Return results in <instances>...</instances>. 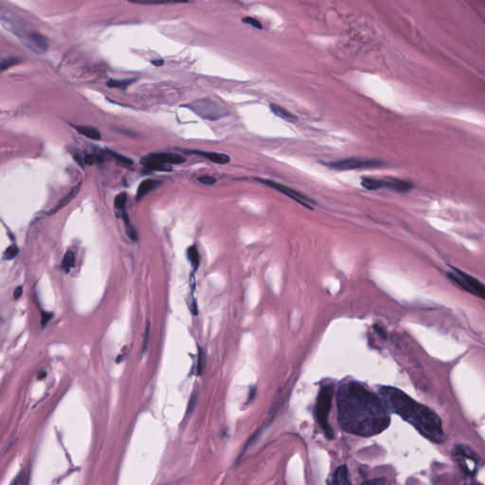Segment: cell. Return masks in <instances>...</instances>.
<instances>
[{
    "label": "cell",
    "mask_w": 485,
    "mask_h": 485,
    "mask_svg": "<svg viewBox=\"0 0 485 485\" xmlns=\"http://www.w3.org/2000/svg\"><path fill=\"white\" fill-rule=\"evenodd\" d=\"M337 420L347 433L372 437L386 430L391 417L381 398L358 382L342 384L337 394Z\"/></svg>",
    "instance_id": "1"
},
{
    "label": "cell",
    "mask_w": 485,
    "mask_h": 485,
    "mask_svg": "<svg viewBox=\"0 0 485 485\" xmlns=\"http://www.w3.org/2000/svg\"><path fill=\"white\" fill-rule=\"evenodd\" d=\"M378 392L389 411L399 415L424 438L435 443L444 442L443 422L432 409L416 402L404 391L393 387H381Z\"/></svg>",
    "instance_id": "2"
},
{
    "label": "cell",
    "mask_w": 485,
    "mask_h": 485,
    "mask_svg": "<svg viewBox=\"0 0 485 485\" xmlns=\"http://www.w3.org/2000/svg\"><path fill=\"white\" fill-rule=\"evenodd\" d=\"M0 22L29 49L37 54L47 52L49 47L47 37L36 31L16 9L0 3Z\"/></svg>",
    "instance_id": "3"
},
{
    "label": "cell",
    "mask_w": 485,
    "mask_h": 485,
    "mask_svg": "<svg viewBox=\"0 0 485 485\" xmlns=\"http://www.w3.org/2000/svg\"><path fill=\"white\" fill-rule=\"evenodd\" d=\"M334 397V386L332 384L324 385L320 388L317 394L315 415L316 422L323 430L325 436L329 439L334 438V432L329 423V413L332 407V401Z\"/></svg>",
    "instance_id": "4"
},
{
    "label": "cell",
    "mask_w": 485,
    "mask_h": 485,
    "mask_svg": "<svg viewBox=\"0 0 485 485\" xmlns=\"http://www.w3.org/2000/svg\"><path fill=\"white\" fill-rule=\"evenodd\" d=\"M361 186L368 190H390L399 193H407L414 188L413 183L410 181L393 178V177H369L363 176L360 180Z\"/></svg>",
    "instance_id": "5"
},
{
    "label": "cell",
    "mask_w": 485,
    "mask_h": 485,
    "mask_svg": "<svg viewBox=\"0 0 485 485\" xmlns=\"http://www.w3.org/2000/svg\"><path fill=\"white\" fill-rule=\"evenodd\" d=\"M446 276L451 282L463 290L474 296L485 298V284L475 277L453 266H451V270L446 273Z\"/></svg>",
    "instance_id": "6"
},
{
    "label": "cell",
    "mask_w": 485,
    "mask_h": 485,
    "mask_svg": "<svg viewBox=\"0 0 485 485\" xmlns=\"http://www.w3.org/2000/svg\"><path fill=\"white\" fill-rule=\"evenodd\" d=\"M186 107L204 120L209 121H216L230 114L225 106L208 98L191 102Z\"/></svg>",
    "instance_id": "7"
},
{
    "label": "cell",
    "mask_w": 485,
    "mask_h": 485,
    "mask_svg": "<svg viewBox=\"0 0 485 485\" xmlns=\"http://www.w3.org/2000/svg\"><path fill=\"white\" fill-rule=\"evenodd\" d=\"M324 166L336 171H353V170H364V169H374L382 167L385 165L380 159L375 158H363V157H349L344 159L335 160L323 163Z\"/></svg>",
    "instance_id": "8"
},
{
    "label": "cell",
    "mask_w": 485,
    "mask_h": 485,
    "mask_svg": "<svg viewBox=\"0 0 485 485\" xmlns=\"http://www.w3.org/2000/svg\"><path fill=\"white\" fill-rule=\"evenodd\" d=\"M453 455L461 469L465 475L474 477L477 474L479 462L476 454L472 451L470 447L463 444L457 445L454 448Z\"/></svg>",
    "instance_id": "9"
},
{
    "label": "cell",
    "mask_w": 485,
    "mask_h": 485,
    "mask_svg": "<svg viewBox=\"0 0 485 485\" xmlns=\"http://www.w3.org/2000/svg\"><path fill=\"white\" fill-rule=\"evenodd\" d=\"M257 180L259 182L265 184V185H266L269 188L274 189V190L280 191L282 194H284L287 197L293 199L297 203L302 205L303 207L307 208L308 210H314V205H316V202L314 199L310 198L308 195H306V194L298 191V190H295V189L287 187V186H285L283 184H281L279 182H276V181H273V180H269V179L257 178Z\"/></svg>",
    "instance_id": "10"
},
{
    "label": "cell",
    "mask_w": 485,
    "mask_h": 485,
    "mask_svg": "<svg viewBox=\"0 0 485 485\" xmlns=\"http://www.w3.org/2000/svg\"><path fill=\"white\" fill-rule=\"evenodd\" d=\"M184 152H186L188 154H194V155L205 157L213 163H217V164H221V165L227 164L231 161V157L226 154H220V153H215V152H207V151H198V150H187V151L185 150Z\"/></svg>",
    "instance_id": "11"
},
{
    "label": "cell",
    "mask_w": 485,
    "mask_h": 485,
    "mask_svg": "<svg viewBox=\"0 0 485 485\" xmlns=\"http://www.w3.org/2000/svg\"><path fill=\"white\" fill-rule=\"evenodd\" d=\"M142 165L152 171H157V172H172V166L164 164L154 157H151L150 155L146 157H143L141 159Z\"/></svg>",
    "instance_id": "12"
},
{
    "label": "cell",
    "mask_w": 485,
    "mask_h": 485,
    "mask_svg": "<svg viewBox=\"0 0 485 485\" xmlns=\"http://www.w3.org/2000/svg\"><path fill=\"white\" fill-rule=\"evenodd\" d=\"M150 156L167 165L182 164L186 160L182 156L172 153H155V154H151Z\"/></svg>",
    "instance_id": "13"
},
{
    "label": "cell",
    "mask_w": 485,
    "mask_h": 485,
    "mask_svg": "<svg viewBox=\"0 0 485 485\" xmlns=\"http://www.w3.org/2000/svg\"><path fill=\"white\" fill-rule=\"evenodd\" d=\"M160 183H161V181L154 180V179H146V180L142 181L138 188V190H137V197H136L137 200L140 201L146 194H148L150 191L157 188Z\"/></svg>",
    "instance_id": "14"
},
{
    "label": "cell",
    "mask_w": 485,
    "mask_h": 485,
    "mask_svg": "<svg viewBox=\"0 0 485 485\" xmlns=\"http://www.w3.org/2000/svg\"><path fill=\"white\" fill-rule=\"evenodd\" d=\"M269 107L274 115L281 118L283 121H286L288 123H296L297 121V117L295 115H293L291 112H289L288 110L283 108L278 105L271 104Z\"/></svg>",
    "instance_id": "15"
},
{
    "label": "cell",
    "mask_w": 485,
    "mask_h": 485,
    "mask_svg": "<svg viewBox=\"0 0 485 485\" xmlns=\"http://www.w3.org/2000/svg\"><path fill=\"white\" fill-rule=\"evenodd\" d=\"M332 484H334V485H351L349 470L345 465L339 466L337 469L336 470V472L333 476Z\"/></svg>",
    "instance_id": "16"
},
{
    "label": "cell",
    "mask_w": 485,
    "mask_h": 485,
    "mask_svg": "<svg viewBox=\"0 0 485 485\" xmlns=\"http://www.w3.org/2000/svg\"><path fill=\"white\" fill-rule=\"evenodd\" d=\"M74 128L78 131L80 134L84 135V137H86L88 139H91V140H94V141H99L102 138L100 131L97 130L96 128H93V127H89V126H74Z\"/></svg>",
    "instance_id": "17"
},
{
    "label": "cell",
    "mask_w": 485,
    "mask_h": 485,
    "mask_svg": "<svg viewBox=\"0 0 485 485\" xmlns=\"http://www.w3.org/2000/svg\"><path fill=\"white\" fill-rule=\"evenodd\" d=\"M128 1L140 5H163V4H177V3L188 2V0H128Z\"/></svg>",
    "instance_id": "18"
},
{
    "label": "cell",
    "mask_w": 485,
    "mask_h": 485,
    "mask_svg": "<svg viewBox=\"0 0 485 485\" xmlns=\"http://www.w3.org/2000/svg\"><path fill=\"white\" fill-rule=\"evenodd\" d=\"M187 257H188L189 261L190 262L192 267L196 270L200 265V256H199V252L197 251L195 246H191L189 248L188 251H187Z\"/></svg>",
    "instance_id": "19"
},
{
    "label": "cell",
    "mask_w": 485,
    "mask_h": 485,
    "mask_svg": "<svg viewBox=\"0 0 485 485\" xmlns=\"http://www.w3.org/2000/svg\"><path fill=\"white\" fill-rule=\"evenodd\" d=\"M133 82H135V79H126V80L111 79L107 82V85L112 88H119L125 90Z\"/></svg>",
    "instance_id": "20"
},
{
    "label": "cell",
    "mask_w": 485,
    "mask_h": 485,
    "mask_svg": "<svg viewBox=\"0 0 485 485\" xmlns=\"http://www.w3.org/2000/svg\"><path fill=\"white\" fill-rule=\"evenodd\" d=\"M122 217L124 218V221L126 223V233L129 236V238L132 240V241H137L138 240V233H137V231L134 227H132L130 225V222H129V217H128V214L126 212V211L122 213Z\"/></svg>",
    "instance_id": "21"
},
{
    "label": "cell",
    "mask_w": 485,
    "mask_h": 485,
    "mask_svg": "<svg viewBox=\"0 0 485 485\" xmlns=\"http://www.w3.org/2000/svg\"><path fill=\"white\" fill-rule=\"evenodd\" d=\"M74 264H75V254L72 251H67L63 256V264H62L63 269L66 272H68L74 266Z\"/></svg>",
    "instance_id": "22"
},
{
    "label": "cell",
    "mask_w": 485,
    "mask_h": 485,
    "mask_svg": "<svg viewBox=\"0 0 485 485\" xmlns=\"http://www.w3.org/2000/svg\"><path fill=\"white\" fill-rule=\"evenodd\" d=\"M126 203H127V193L126 192H122L115 197V201H114L115 209L118 211H121L122 213L126 211L125 209H126Z\"/></svg>",
    "instance_id": "23"
},
{
    "label": "cell",
    "mask_w": 485,
    "mask_h": 485,
    "mask_svg": "<svg viewBox=\"0 0 485 485\" xmlns=\"http://www.w3.org/2000/svg\"><path fill=\"white\" fill-rule=\"evenodd\" d=\"M107 152H108L110 156H112L114 158H116L119 162H121V163H123L125 165H128V166L133 165V161L129 157H126V156H123V155L118 154V153L113 152V151H107Z\"/></svg>",
    "instance_id": "24"
},
{
    "label": "cell",
    "mask_w": 485,
    "mask_h": 485,
    "mask_svg": "<svg viewBox=\"0 0 485 485\" xmlns=\"http://www.w3.org/2000/svg\"><path fill=\"white\" fill-rule=\"evenodd\" d=\"M17 63L16 59H6V60H0V74H2L5 70L9 69L10 67L14 66Z\"/></svg>",
    "instance_id": "25"
},
{
    "label": "cell",
    "mask_w": 485,
    "mask_h": 485,
    "mask_svg": "<svg viewBox=\"0 0 485 485\" xmlns=\"http://www.w3.org/2000/svg\"><path fill=\"white\" fill-rule=\"evenodd\" d=\"M18 248L16 246H11L10 248H8L6 251L4 252V259L5 260H12L14 258H16L18 254Z\"/></svg>",
    "instance_id": "26"
},
{
    "label": "cell",
    "mask_w": 485,
    "mask_h": 485,
    "mask_svg": "<svg viewBox=\"0 0 485 485\" xmlns=\"http://www.w3.org/2000/svg\"><path fill=\"white\" fill-rule=\"evenodd\" d=\"M243 22L244 24H247V25H251L252 27L258 29V30H261L263 27H262V24L257 20V19H254L253 17H250V16H247L245 18H243Z\"/></svg>",
    "instance_id": "27"
},
{
    "label": "cell",
    "mask_w": 485,
    "mask_h": 485,
    "mask_svg": "<svg viewBox=\"0 0 485 485\" xmlns=\"http://www.w3.org/2000/svg\"><path fill=\"white\" fill-rule=\"evenodd\" d=\"M78 190L79 188L75 189V190H72V191H71L70 193H68V195H66V196H65V197L63 198V200H62V201L60 202V204H59V205H58V206L56 207V210H55V211H57V210H59V209H61V208H62V207H63L64 205H66V204L68 203V202H70V200H71V199H72V198H73V197H74V196H75V195L77 194V192H78Z\"/></svg>",
    "instance_id": "28"
},
{
    "label": "cell",
    "mask_w": 485,
    "mask_h": 485,
    "mask_svg": "<svg viewBox=\"0 0 485 485\" xmlns=\"http://www.w3.org/2000/svg\"><path fill=\"white\" fill-rule=\"evenodd\" d=\"M205 366V356H204L203 350H199V355H198V361H197V374L202 375Z\"/></svg>",
    "instance_id": "29"
},
{
    "label": "cell",
    "mask_w": 485,
    "mask_h": 485,
    "mask_svg": "<svg viewBox=\"0 0 485 485\" xmlns=\"http://www.w3.org/2000/svg\"><path fill=\"white\" fill-rule=\"evenodd\" d=\"M197 180L199 182H201L202 184H205V185H212L216 182V178L212 177V176H209V175H205V176H200L197 178Z\"/></svg>",
    "instance_id": "30"
},
{
    "label": "cell",
    "mask_w": 485,
    "mask_h": 485,
    "mask_svg": "<svg viewBox=\"0 0 485 485\" xmlns=\"http://www.w3.org/2000/svg\"><path fill=\"white\" fill-rule=\"evenodd\" d=\"M149 337H150V325L148 324L147 327H146L145 337H144V342H143V347H142V352L143 353L147 350V346H148V343H149Z\"/></svg>",
    "instance_id": "31"
},
{
    "label": "cell",
    "mask_w": 485,
    "mask_h": 485,
    "mask_svg": "<svg viewBox=\"0 0 485 485\" xmlns=\"http://www.w3.org/2000/svg\"><path fill=\"white\" fill-rule=\"evenodd\" d=\"M196 398H197V393H192V396H191V399L190 400V403H189L188 407V415L192 411L193 407H194V405H195V402H196Z\"/></svg>",
    "instance_id": "32"
},
{
    "label": "cell",
    "mask_w": 485,
    "mask_h": 485,
    "mask_svg": "<svg viewBox=\"0 0 485 485\" xmlns=\"http://www.w3.org/2000/svg\"><path fill=\"white\" fill-rule=\"evenodd\" d=\"M25 479H26V478H25V473H24V472H21V473L17 476V478H16V480L13 482V485H23V484H25V481H24Z\"/></svg>",
    "instance_id": "33"
},
{
    "label": "cell",
    "mask_w": 485,
    "mask_h": 485,
    "mask_svg": "<svg viewBox=\"0 0 485 485\" xmlns=\"http://www.w3.org/2000/svg\"><path fill=\"white\" fill-rule=\"evenodd\" d=\"M22 293H23V287L22 286H18L17 288H16V290H15L14 297H15V298H19V297L22 296Z\"/></svg>",
    "instance_id": "34"
},
{
    "label": "cell",
    "mask_w": 485,
    "mask_h": 485,
    "mask_svg": "<svg viewBox=\"0 0 485 485\" xmlns=\"http://www.w3.org/2000/svg\"><path fill=\"white\" fill-rule=\"evenodd\" d=\"M152 63L154 65H156V66H160V65H162L164 63V61L163 60H153Z\"/></svg>",
    "instance_id": "35"
}]
</instances>
